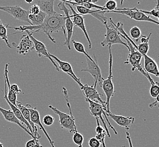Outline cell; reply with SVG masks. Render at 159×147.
I'll return each instance as SVG.
<instances>
[{
    "label": "cell",
    "mask_w": 159,
    "mask_h": 147,
    "mask_svg": "<svg viewBox=\"0 0 159 147\" xmlns=\"http://www.w3.org/2000/svg\"><path fill=\"white\" fill-rule=\"evenodd\" d=\"M66 17L65 15L56 13L52 16H47L44 22L40 26H19L18 27H11L9 24H6L7 28L14 29L16 31H19L17 33H14L11 35H15L20 32H25V31H34L35 32H43L45 35L49 38L51 42L56 43V40L54 39L52 35L54 33H57L61 30H62L64 33L65 37L66 36V31L65 28Z\"/></svg>",
    "instance_id": "6da1fadb"
},
{
    "label": "cell",
    "mask_w": 159,
    "mask_h": 147,
    "mask_svg": "<svg viewBox=\"0 0 159 147\" xmlns=\"http://www.w3.org/2000/svg\"><path fill=\"white\" fill-rule=\"evenodd\" d=\"M109 54V75L106 79H104L102 83V87L105 93L107 100H106V114L111 113L110 110V101L111 97L115 95V91L114 84L113 83L112 78V67H113V56L111 52V45H108Z\"/></svg>",
    "instance_id": "3957f363"
},
{
    "label": "cell",
    "mask_w": 159,
    "mask_h": 147,
    "mask_svg": "<svg viewBox=\"0 0 159 147\" xmlns=\"http://www.w3.org/2000/svg\"><path fill=\"white\" fill-rule=\"evenodd\" d=\"M126 138H127V140L129 142V147H133L132 141H131L130 136V134L128 132V131H126Z\"/></svg>",
    "instance_id": "60d3db41"
},
{
    "label": "cell",
    "mask_w": 159,
    "mask_h": 147,
    "mask_svg": "<svg viewBox=\"0 0 159 147\" xmlns=\"http://www.w3.org/2000/svg\"><path fill=\"white\" fill-rule=\"evenodd\" d=\"M118 33L120 36L124 38L125 40H126L127 45L129 48V54L128 55V57L126 59V61L125 62V64H130L131 66V71H134L136 69L139 71L140 73L142 74L144 76L146 77L147 79L150 82L151 84H153L155 82L153 81L152 78L150 77V75L146 73L145 70H144L143 68L141 66L140 62L142 60V58L143 57V56L140 54L139 51H137L135 48H134V46L131 44L129 40L125 38V36L122 35L120 32Z\"/></svg>",
    "instance_id": "7a4b0ae2"
},
{
    "label": "cell",
    "mask_w": 159,
    "mask_h": 147,
    "mask_svg": "<svg viewBox=\"0 0 159 147\" xmlns=\"http://www.w3.org/2000/svg\"><path fill=\"white\" fill-rule=\"evenodd\" d=\"M7 27L6 24H3L0 19V38L5 42L7 47L11 48V46L10 45L7 35Z\"/></svg>",
    "instance_id": "4316f807"
},
{
    "label": "cell",
    "mask_w": 159,
    "mask_h": 147,
    "mask_svg": "<svg viewBox=\"0 0 159 147\" xmlns=\"http://www.w3.org/2000/svg\"><path fill=\"white\" fill-rule=\"evenodd\" d=\"M0 10L9 14L14 19L30 24L29 19V11L23 9L18 5L11 7H0Z\"/></svg>",
    "instance_id": "30bf717a"
},
{
    "label": "cell",
    "mask_w": 159,
    "mask_h": 147,
    "mask_svg": "<svg viewBox=\"0 0 159 147\" xmlns=\"http://www.w3.org/2000/svg\"><path fill=\"white\" fill-rule=\"evenodd\" d=\"M157 106V107H158V108H159V105H158V104H157V106Z\"/></svg>",
    "instance_id": "bcb514c9"
},
{
    "label": "cell",
    "mask_w": 159,
    "mask_h": 147,
    "mask_svg": "<svg viewBox=\"0 0 159 147\" xmlns=\"http://www.w3.org/2000/svg\"><path fill=\"white\" fill-rule=\"evenodd\" d=\"M12 44L16 48V52L19 55H26L30 51L35 49L34 44L28 35H23L20 38L18 45L14 42H13Z\"/></svg>",
    "instance_id": "5bb4252c"
},
{
    "label": "cell",
    "mask_w": 159,
    "mask_h": 147,
    "mask_svg": "<svg viewBox=\"0 0 159 147\" xmlns=\"http://www.w3.org/2000/svg\"></svg>",
    "instance_id": "c3c4849f"
},
{
    "label": "cell",
    "mask_w": 159,
    "mask_h": 147,
    "mask_svg": "<svg viewBox=\"0 0 159 147\" xmlns=\"http://www.w3.org/2000/svg\"><path fill=\"white\" fill-rule=\"evenodd\" d=\"M49 108L54 112L59 117V122L61 128L66 129L70 132H75L77 131L75 125V119L73 115L67 114L62 112L52 105H49Z\"/></svg>",
    "instance_id": "8992f818"
},
{
    "label": "cell",
    "mask_w": 159,
    "mask_h": 147,
    "mask_svg": "<svg viewBox=\"0 0 159 147\" xmlns=\"http://www.w3.org/2000/svg\"><path fill=\"white\" fill-rule=\"evenodd\" d=\"M25 106L29 109L30 112V117H31V121L32 122V123L34 125H38L40 128L42 130V131L44 132L45 136L47 138L49 144L52 147H56L54 145V141L52 140L50 136H49L47 132L46 131V130L45 129L44 126L42 125L41 120H40V113L38 112V110L36 109V108H34L30 104H26Z\"/></svg>",
    "instance_id": "4fadbf2b"
},
{
    "label": "cell",
    "mask_w": 159,
    "mask_h": 147,
    "mask_svg": "<svg viewBox=\"0 0 159 147\" xmlns=\"http://www.w3.org/2000/svg\"><path fill=\"white\" fill-rule=\"evenodd\" d=\"M46 17L47 15L41 11L37 15L29 14V19L31 23V26H38L41 25L44 22Z\"/></svg>",
    "instance_id": "cb8c5ba5"
},
{
    "label": "cell",
    "mask_w": 159,
    "mask_h": 147,
    "mask_svg": "<svg viewBox=\"0 0 159 147\" xmlns=\"http://www.w3.org/2000/svg\"><path fill=\"white\" fill-rule=\"evenodd\" d=\"M0 112L1 113V114H2L3 117H4V118L7 121L16 124L18 126H19V127L23 129L26 133H27L29 135H30L32 137V139L35 138L34 135L30 132L29 130L26 128L25 127H24L22 124L20 122L19 120L16 118V117L14 114L13 112L11 110V109L6 110V109H3L2 108L0 107Z\"/></svg>",
    "instance_id": "ffe728a7"
},
{
    "label": "cell",
    "mask_w": 159,
    "mask_h": 147,
    "mask_svg": "<svg viewBox=\"0 0 159 147\" xmlns=\"http://www.w3.org/2000/svg\"><path fill=\"white\" fill-rule=\"evenodd\" d=\"M76 7L77 11L81 16L83 15H91L95 17L100 22L104 24L105 23H107L108 18L104 16V14L107 13L106 11H102L100 10H90L87 9L82 6H75Z\"/></svg>",
    "instance_id": "e0dca14e"
},
{
    "label": "cell",
    "mask_w": 159,
    "mask_h": 147,
    "mask_svg": "<svg viewBox=\"0 0 159 147\" xmlns=\"http://www.w3.org/2000/svg\"><path fill=\"white\" fill-rule=\"evenodd\" d=\"M49 55H50L51 57L54 61H56L57 62L60 70L61 69L64 73L67 74L79 85V86H81L82 85V83L81 82L80 79L79 78L76 77V75L74 73L73 68H72V66H71L70 64H69L67 62L61 61L59 58H58L56 56H55L53 55H52L50 53H49Z\"/></svg>",
    "instance_id": "2e32d148"
},
{
    "label": "cell",
    "mask_w": 159,
    "mask_h": 147,
    "mask_svg": "<svg viewBox=\"0 0 159 147\" xmlns=\"http://www.w3.org/2000/svg\"><path fill=\"white\" fill-rule=\"evenodd\" d=\"M107 115L109 116L111 119L113 120L118 125L125 128L127 131L130 130L131 125L134 123L135 121L134 117L116 115L112 114L111 113L107 114Z\"/></svg>",
    "instance_id": "d6986e66"
},
{
    "label": "cell",
    "mask_w": 159,
    "mask_h": 147,
    "mask_svg": "<svg viewBox=\"0 0 159 147\" xmlns=\"http://www.w3.org/2000/svg\"><path fill=\"white\" fill-rule=\"evenodd\" d=\"M140 11L142 13H144L145 14H149L150 16H152L157 18L159 15V1H157L156 7L153 9L151 11H144V10H140Z\"/></svg>",
    "instance_id": "836d02e7"
},
{
    "label": "cell",
    "mask_w": 159,
    "mask_h": 147,
    "mask_svg": "<svg viewBox=\"0 0 159 147\" xmlns=\"http://www.w3.org/2000/svg\"><path fill=\"white\" fill-rule=\"evenodd\" d=\"M137 50L143 56V57L147 55L149 51V42H147L146 43H140L139 45H137Z\"/></svg>",
    "instance_id": "4dcf8cb0"
},
{
    "label": "cell",
    "mask_w": 159,
    "mask_h": 147,
    "mask_svg": "<svg viewBox=\"0 0 159 147\" xmlns=\"http://www.w3.org/2000/svg\"><path fill=\"white\" fill-rule=\"evenodd\" d=\"M143 57L144 58L145 71L148 74H151L159 78V67L155 61L147 55L144 56Z\"/></svg>",
    "instance_id": "7402d4cb"
},
{
    "label": "cell",
    "mask_w": 159,
    "mask_h": 147,
    "mask_svg": "<svg viewBox=\"0 0 159 147\" xmlns=\"http://www.w3.org/2000/svg\"><path fill=\"white\" fill-rule=\"evenodd\" d=\"M0 147H3V145L1 142H0Z\"/></svg>",
    "instance_id": "f6af8a7d"
},
{
    "label": "cell",
    "mask_w": 159,
    "mask_h": 147,
    "mask_svg": "<svg viewBox=\"0 0 159 147\" xmlns=\"http://www.w3.org/2000/svg\"><path fill=\"white\" fill-rule=\"evenodd\" d=\"M155 99H156L155 101L154 102L151 103L150 104V105H149L150 108H152L154 106H156L158 104V103H159V95L157 96Z\"/></svg>",
    "instance_id": "ab89813d"
},
{
    "label": "cell",
    "mask_w": 159,
    "mask_h": 147,
    "mask_svg": "<svg viewBox=\"0 0 159 147\" xmlns=\"http://www.w3.org/2000/svg\"><path fill=\"white\" fill-rule=\"evenodd\" d=\"M104 25H105L106 27V33L104 36V39L101 42L102 47H104L107 45L121 44L127 48L129 51V48L127 43L122 41L118 32L115 27L113 26H109L107 23H105Z\"/></svg>",
    "instance_id": "52a82bcc"
},
{
    "label": "cell",
    "mask_w": 159,
    "mask_h": 147,
    "mask_svg": "<svg viewBox=\"0 0 159 147\" xmlns=\"http://www.w3.org/2000/svg\"><path fill=\"white\" fill-rule=\"evenodd\" d=\"M65 5L69 7L70 8V10L72 12V15L70 16L71 19L72 20L73 22L74 25L79 27L82 31L84 36H86V39L89 43V49L92 48V42H91V40L89 38V36L88 35V33L87 32L86 30V26L84 24V18L83 16H81L80 14L76 13V11L74 10L72 5L69 3H65Z\"/></svg>",
    "instance_id": "7c38bea8"
},
{
    "label": "cell",
    "mask_w": 159,
    "mask_h": 147,
    "mask_svg": "<svg viewBox=\"0 0 159 147\" xmlns=\"http://www.w3.org/2000/svg\"><path fill=\"white\" fill-rule=\"evenodd\" d=\"M110 13H120L130 17L131 19H134L137 21L142 22H148L155 23L157 25H159V22L154 19L150 18V16H147L144 13H142L140 10L138 9L136 7L133 9L129 8H123V9H117Z\"/></svg>",
    "instance_id": "ba28073f"
},
{
    "label": "cell",
    "mask_w": 159,
    "mask_h": 147,
    "mask_svg": "<svg viewBox=\"0 0 159 147\" xmlns=\"http://www.w3.org/2000/svg\"><path fill=\"white\" fill-rule=\"evenodd\" d=\"M93 60L95 61L92 62L89 60L88 58L86 57L87 67L86 69H82L81 71L83 72H87L92 75L94 79V84L93 86L96 88L98 84H99L100 87H102V83L104 79L102 77L101 69L99 67L95 54H93Z\"/></svg>",
    "instance_id": "9c48e42d"
},
{
    "label": "cell",
    "mask_w": 159,
    "mask_h": 147,
    "mask_svg": "<svg viewBox=\"0 0 159 147\" xmlns=\"http://www.w3.org/2000/svg\"><path fill=\"white\" fill-rule=\"evenodd\" d=\"M37 140H38V139H37L36 138H34V139H32L31 140H30L28 141L26 143V144H25V147H34L35 144H36V142Z\"/></svg>",
    "instance_id": "f35d334b"
},
{
    "label": "cell",
    "mask_w": 159,
    "mask_h": 147,
    "mask_svg": "<svg viewBox=\"0 0 159 147\" xmlns=\"http://www.w3.org/2000/svg\"><path fill=\"white\" fill-rule=\"evenodd\" d=\"M43 122L45 125L50 126L54 123V118L51 115H46L43 118Z\"/></svg>",
    "instance_id": "e575fe53"
},
{
    "label": "cell",
    "mask_w": 159,
    "mask_h": 147,
    "mask_svg": "<svg viewBox=\"0 0 159 147\" xmlns=\"http://www.w3.org/2000/svg\"><path fill=\"white\" fill-rule=\"evenodd\" d=\"M25 2H27V3H29V4H31V3H32L33 2H34V1L33 0H31V1H28V0H25Z\"/></svg>",
    "instance_id": "7bdbcfd3"
},
{
    "label": "cell",
    "mask_w": 159,
    "mask_h": 147,
    "mask_svg": "<svg viewBox=\"0 0 159 147\" xmlns=\"http://www.w3.org/2000/svg\"><path fill=\"white\" fill-rule=\"evenodd\" d=\"M34 147H43V146H42V145L40 143L39 140H37L36 142V144H35V146Z\"/></svg>",
    "instance_id": "b9f144b4"
},
{
    "label": "cell",
    "mask_w": 159,
    "mask_h": 147,
    "mask_svg": "<svg viewBox=\"0 0 159 147\" xmlns=\"http://www.w3.org/2000/svg\"><path fill=\"white\" fill-rule=\"evenodd\" d=\"M80 88L82 90L85 98L94 102H100L102 105L106 107V102L100 97V96H102V95L98 92L96 87L93 86H89L87 84H83L82 87Z\"/></svg>",
    "instance_id": "9a60e30c"
},
{
    "label": "cell",
    "mask_w": 159,
    "mask_h": 147,
    "mask_svg": "<svg viewBox=\"0 0 159 147\" xmlns=\"http://www.w3.org/2000/svg\"><path fill=\"white\" fill-rule=\"evenodd\" d=\"M102 147H105V141H102ZM125 147V146H124V147Z\"/></svg>",
    "instance_id": "ee69618b"
},
{
    "label": "cell",
    "mask_w": 159,
    "mask_h": 147,
    "mask_svg": "<svg viewBox=\"0 0 159 147\" xmlns=\"http://www.w3.org/2000/svg\"><path fill=\"white\" fill-rule=\"evenodd\" d=\"M85 99H86V101L88 102V103L89 104V111H90V114L93 117H94L95 118H98L99 119V120H101V121L102 123V125L104 127V130H105V132H106V133H107V134L108 135L109 138L111 137V134L109 133L108 128L107 127V125L106 124L105 121L104 120V119L102 118L103 114L105 116L107 122L108 123L109 127L111 128L112 130H113V132H115V134L117 135V132L116 130V129L113 127V126L109 122V119L107 118V115L106 114V110H107L106 107L102 105L99 102L92 101H91L90 100L86 99V98H85Z\"/></svg>",
    "instance_id": "277c9868"
},
{
    "label": "cell",
    "mask_w": 159,
    "mask_h": 147,
    "mask_svg": "<svg viewBox=\"0 0 159 147\" xmlns=\"http://www.w3.org/2000/svg\"><path fill=\"white\" fill-rule=\"evenodd\" d=\"M91 0H89L87 2L85 3H82L78 5L77 6H82V7H84L88 9L92 10V9H95V10H100L102 11H107V10L104 7H100L98 5H96L94 3H91Z\"/></svg>",
    "instance_id": "83f0119b"
},
{
    "label": "cell",
    "mask_w": 159,
    "mask_h": 147,
    "mask_svg": "<svg viewBox=\"0 0 159 147\" xmlns=\"http://www.w3.org/2000/svg\"><path fill=\"white\" fill-rule=\"evenodd\" d=\"M73 140L74 143L77 145L78 147H83L84 137L80 133H79L78 131H76L74 133Z\"/></svg>",
    "instance_id": "f546056e"
},
{
    "label": "cell",
    "mask_w": 159,
    "mask_h": 147,
    "mask_svg": "<svg viewBox=\"0 0 159 147\" xmlns=\"http://www.w3.org/2000/svg\"><path fill=\"white\" fill-rule=\"evenodd\" d=\"M101 143L95 138H91L89 141V145L90 147H100Z\"/></svg>",
    "instance_id": "8d00e7d4"
},
{
    "label": "cell",
    "mask_w": 159,
    "mask_h": 147,
    "mask_svg": "<svg viewBox=\"0 0 159 147\" xmlns=\"http://www.w3.org/2000/svg\"><path fill=\"white\" fill-rule=\"evenodd\" d=\"M10 90L14 93H16V95L22 92L21 90L19 88V87L16 84H13L10 85Z\"/></svg>",
    "instance_id": "74e56055"
},
{
    "label": "cell",
    "mask_w": 159,
    "mask_h": 147,
    "mask_svg": "<svg viewBox=\"0 0 159 147\" xmlns=\"http://www.w3.org/2000/svg\"><path fill=\"white\" fill-rule=\"evenodd\" d=\"M157 18H158V19H159V16H158V17H157Z\"/></svg>",
    "instance_id": "7dc6e473"
},
{
    "label": "cell",
    "mask_w": 159,
    "mask_h": 147,
    "mask_svg": "<svg viewBox=\"0 0 159 147\" xmlns=\"http://www.w3.org/2000/svg\"><path fill=\"white\" fill-rule=\"evenodd\" d=\"M58 7L60 9L61 11H63L66 17L65 23V28L66 31V36H65V41L64 42L63 45H66L67 49L71 51V48L70 45V42L71 40V38L73 35L74 25L73 22L71 19L70 15V10L68 9L66 7L65 3L63 1H60V2L58 5Z\"/></svg>",
    "instance_id": "5b68a950"
},
{
    "label": "cell",
    "mask_w": 159,
    "mask_h": 147,
    "mask_svg": "<svg viewBox=\"0 0 159 147\" xmlns=\"http://www.w3.org/2000/svg\"><path fill=\"white\" fill-rule=\"evenodd\" d=\"M28 11L29 14L30 15H37L40 12V10L38 5H37L35 3H34L30 7Z\"/></svg>",
    "instance_id": "d590c367"
},
{
    "label": "cell",
    "mask_w": 159,
    "mask_h": 147,
    "mask_svg": "<svg viewBox=\"0 0 159 147\" xmlns=\"http://www.w3.org/2000/svg\"><path fill=\"white\" fill-rule=\"evenodd\" d=\"M34 3L38 5L40 11L45 13L47 16H52L56 12L54 10V2L53 1L46 0H38L34 1Z\"/></svg>",
    "instance_id": "44dd1931"
},
{
    "label": "cell",
    "mask_w": 159,
    "mask_h": 147,
    "mask_svg": "<svg viewBox=\"0 0 159 147\" xmlns=\"http://www.w3.org/2000/svg\"><path fill=\"white\" fill-rule=\"evenodd\" d=\"M25 32H27V35H29L30 38L31 39L34 44V47H35V50L36 53L38 55L39 57H41L42 56H44L45 58H48L49 60H50L52 64L54 66L56 70L57 71H60V69L57 66V64L54 62V60L51 57L49 53L47 51V49L46 46L45 45L44 43H43L40 41H39L36 38L34 37V33L33 32H30L29 31H25Z\"/></svg>",
    "instance_id": "8fae6325"
},
{
    "label": "cell",
    "mask_w": 159,
    "mask_h": 147,
    "mask_svg": "<svg viewBox=\"0 0 159 147\" xmlns=\"http://www.w3.org/2000/svg\"><path fill=\"white\" fill-rule=\"evenodd\" d=\"M130 33L131 38H134L137 42H139L140 38L143 36V35H142L140 29L137 26H134L131 29Z\"/></svg>",
    "instance_id": "f1b7e54d"
},
{
    "label": "cell",
    "mask_w": 159,
    "mask_h": 147,
    "mask_svg": "<svg viewBox=\"0 0 159 147\" xmlns=\"http://www.w3.org/2000/svg\"><path fill=\"white\" fill-rule=\"evenodd\" d=\"M95 119L96 123H97V127L96 128V135L95 138L96 139H98L101 143H102V141H104L105 135L107 134V133L105 132L104 128L100 125L99 119L98 118Z\"/></svg>",
    "instance_id": "d4e9b609"
},
{
    "label": "cell",
    "mask_w": 159,
    "mask_h": 147,
    "mask_svg": "<svg viewBox=\"0 0 159 147\" xmlns=\"http://www.w3.org/2000/svg\"><path fill=\"white\" fill-rule=\"evenodd\" d=\"M4 81H5V96H4V99L5 100V101H7V104L9 105L11 110L13 112L14 114L16 117V118L19 120L21 123L25 124L26 126V128H27L30 132L33 135V131H32L31 126L29 124V122L27 121L24 118L21 112L19 110V109L17 108V106L14 105L7 99V82H6V80H5V78H4Z\"/></svg>",
    "instance_id": "ac0fdd59"
},
{
    "label": "cell",
    "mask_w": 159,
    "mask_h": 147,
    "mask_svg": "<svg viewBox=\"0 0 159 147\" xmlns=\"http://www.w3.org/2000/svg\"><path fill=\"white\" fill-rule=\"evenodd\" d=\"M104 7L107 10V13H110L117 9V3L114 0H109L107 2Z\"/></svg>",
    "instance_id": "d6a6232c"
},
{
    "label": "cell",
    "mask_w": 159,
    "mask_h": 147,
    "mask_svg": "<svg viewBox=\"0 0 159 147\" xmlns=\"http://www.w3.org/2000/svg\"><path fill=\"white\" fill-rule=\"evenodd\" d=\"M150 95L153 98H156L159 94V83L155 82L153 84H152L150 87Z\"/></svg>",
    "instance_id": "1f68e13d"
},
{
    "label": "cell",
    "mask_w": 159,
    "mask_h": 147,
    "mask_svg": "<svg viewBox=\"0 0 159 147\" xmlns=\"http://www.w3.org/2000/svg\"><path fill=\"white\" fill-rule=\"evenodd\" d=\"M72 42L73 44L74 47L75 48L76 51L80 52V53H83L86 56V57L88 58L89 60H91L92 62L95 61L94 60L92 59V58L91 57V56L88 54V53L86 51L84 46L83 45V44H82L81 42H76L74 40H72Z\"/></svg>",
    "instance_id": "484cf974"
},
{
    "label": "cell",
    "mask_w": 159,
    "mask_h": 147,
    "mask_svg": "<svg viewBox=\"0 0 159 147\" xmlns=\"http://www.w3.org/2000/svg\"><path fill=\"white\" fill-rule=\"evenodd\" d=\"M9 64H7L5 65V70H4V78L5 79L6 82H7V87L8 88V94L7 95V99L11 102L14 105L16 106V102H17V95L16 93L13 92L12 91L10 90V84L9 79V77H8V66H9Z\"/></svg>",
    "instance_id": "603a6c76"
}]
</instances>
